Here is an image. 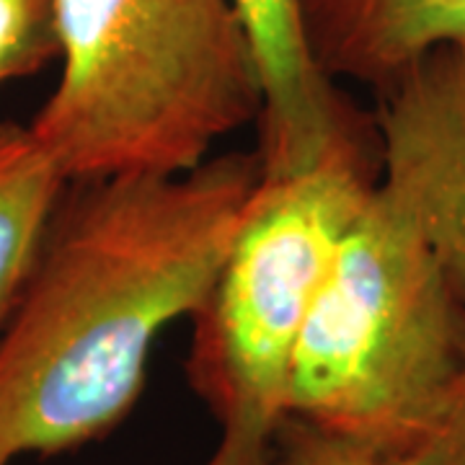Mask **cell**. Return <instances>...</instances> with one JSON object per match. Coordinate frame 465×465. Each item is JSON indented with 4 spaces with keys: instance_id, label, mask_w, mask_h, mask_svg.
Here are the masks:
<instances>
[{
    "instance_id": "10",
    "label": "cell",
    "mask_w": 465,
    "mask_h": 465,
    "mask_svg": "<svg viewBox=\"0 0 465 465\" xmlns=\"http://www.w3.org/2000/svg\"><path fill=\"white\" fill-rule=\"evenodd\" d=\"M266 465H403L399 458L323 430L308 419L284 414L269 434Z\"/></svg>"
},
{
    "instance_id": "7",
    "label": "cell",
    "mask_w": 465,
    "mask_h": 465,
    "mask_svg": "<svg viewBox=\"0 0 465 465\" xmlns=\"http://www.w3.org/2000/svg\"><path fill=\"white\" fill-rule=\"evenodd\" d=\"M316 65L375 91L442 45H465V0H302Z\"/></svg>"
},
{
    "instance_id": "12",
    "label": "cell",
    "mask_w": 465,
    "mask_h": 465,
    "mask_svg": "<svg viewBox=\"0 0 465 465\" xmlns=\"http://www.w3.org/2000/svg\"><path fill=\"white\" fill-rule=\"evenodd\" d=\"M269 437L243 432H223L220 445L204 465H266Z\"/></svg>"
},
{
    "instance_id": "6",
    "label": "cell",
    "mask_w": 465,
    "mask_h": 465,
    "mask_svg": "<svg viewBox=\"0 0 465 465\" xmlns=\"http://www.w3.org/2000/svg\"><path fill=\"white\" fill-rule=\"evenodd\" d=\"M246 24L262 78L259 116L262 173H287L313 161L354 104L316 65L302 0H232Z\"/></svg>"
},
{
    "instance_id": "11",
    "label": "cell",
    "mask_w": 465,
    "mask_h": 465,
    "mask_svg": "<svg viewBox=\"0 0 465 465\" xmlns=\"http://www.w3.org/2000/svg\"><path fill=\"white\" fill-rule=\"evenodd\" d=\"M403 465H465V362L440 403L432 424L403 458Z\"/></svg>"
},
{
    "instance_id": "8",
    "label": "cell",
    "mask_w": 465,
    "mask_h": 465,
    "mask_svg": "<svg viewBox=\"0 0 465 465\" xmlns=\"http://www.w3.org/2000/svg\"><path fill=\"white\" fill-rule=\"evenodd\" d=\"M67 183L32 127L0 122V331L32 277Z\"/></svg>"
},
{
    "instance_id": "2",
    "label": "cell",
    "mask_w": 465,
    "mask_h": 465,
    "mask_svg": "<svg viewBox=\"0 0 465 465\" xmlns=\"http://www.w3.org/2000/svg\"><path fill=\"white\" fill-rule=\"evenodd\" d=\"M54 16L63 75L32 133L67 182L186 173L262 116L232 0H54Z\"/></svg>"
},
{
    "instance_id": "9",
    "label": "cell",
    "mask_w": 465,
    "mask_h": 465,
    "mask_svg": "<svg viewBox=\"0 0 465 465\" xmlns=\"http://www.w3.org/2000/svg\"><path fill=\"white\" fill-rule=\"evenodd\" d=\"M60 57L54 0H0V84Z\"/></svg>"
},
{
    "instance_id": "5",
    "label": "cell",
    "mask_w": 465,
    "mask_h": 465,
    "mask_svg": "<svg viewBox=\"0 0 465 465\" xmlns=\"http://www.w3.org/2000/svg\"><path fill=\"white\" fill-rule=\"evenodd\" d=\"M381 192L414 223L465 305V45L378 88Z\"/></svg>"
},
{
    "instance_id": "3",
    "label": "cell",
    "mask_w": 465,
    "mask_h": 465,
    "mask_svg": "<svg viewBox=\"0 0 465 465\" xmlns=\"http://www.w3.org/2000/svg\"><path fill=\"white\" fill-rule=\"evenodd\" d=\"M375 119L357 106L313 161L253 186L202 300L186 378L223 432L269 437L287 411L290 367L349 231L381 183Z\"/></svg>"
},
{
    "instance_id": "1",
    "label": "cell",
    "mask_w": 465,
    "mask_h": 465,
    "mask_svg": "<svg viewBox=\"0 0 465 465\" xmlns=\"http://www.w3.org/2000/svg\"><path fill=\"white\" fill-rule=\"evenodd\" d=\"M259 179V153H225L63 194L0 331V465L81 448L133 411L150 349L207 298Z\"/></svg>"
},
{
    "instance_id": "4",
    "label": "cell",
    "mask_w": 465,
    "mask_h": 465,
    "mask_svg": "<svg viewBox=\"0 0 465 465\" xmlns=\"http://www.w3.org/2000/svg\"><path fill=\"white\" fill-rule=\"evenodd\" d=\"M463 362V300L378 183L302 326L284 414L401 460Z\"/></svg>"
}]
</instances>
